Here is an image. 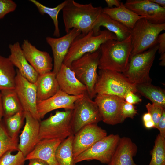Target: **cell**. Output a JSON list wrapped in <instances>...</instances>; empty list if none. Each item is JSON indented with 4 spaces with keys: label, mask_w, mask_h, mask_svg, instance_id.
<instances>
[{
    "label": "cell",
    "mask_w": 165,
    "mask_h": 165,
    "mask_svg": "<svg viewBox=\"0 0 165 165\" xmlns=\"http://www.w3.org/2000/svg\"><path fill=\"white\" fill-rule=\"evenodd\" d=\"M103 10L101 6L94 7L91 3L81 4L74 0H67L62 9L66 33L72 29L76 28L82 34H87L93 30Z\"/></svg>",
    "instance_id": "6da1fadb"
},
{
    "label": "cell",
    "mask_w": 165,
    "mask_h": 165,
    "mask_svg": "<svg viewBox=\"0 0 165 165\" xmlns=\"http://www.w3.org/2000/svg\"><path fill=\"white\" fill-rule=\"evenodd\" d=\"M98 68L123 73L127 69L132 50L131 37L119 41L109 40L100 46Z\"/></svg>",
    "instance_id": "7a4b0ae2"
},
{
    "label": "cell",
    "mask_w": 165,
    "mask_h": 165,
    "mask_svg": "<svg viewBox=\"0 0 165 165\" xmlns=\"http://www.w3.org/2000/svg\"><path fill=\"white\" fill-rule=\"evenodd\" d=\"M112 39L117 40L116 35L107 30H100L97 35H94L93 30L86 35L81 33L72 42L63 64L70 68L73 61L86 53L95 52L101 44Z\"/></svg>",
    "instance_id": "3957f363"
},
{
    "label": "cell",
    "mask_w": 165,
    "mask_h": 165,
    "mask_svg": "<svg viewBox=\"0 0 165 165\" xmlns=\"http://www.w3.org/2000/svg\"><path fill=\"white\" fill-rule=\"evenodd\" d=\"M73 110L57 111L40 122L39 141L60 139L62 141L73 134L72 124Z\"/></svg>",
    "instance_id": "277c9868"
},
{
    "label": "cell",
    "mask_w": 165,
    "mask_h": 165,
    "mask_svg": "<svg viewBox=\"0 0 165 165\" xmlns=\"http://www.w3.org/2000/svg\"><path fill=\"white\" fill-rule=\"evenodd\" d=\"M94 87L96 94L116 96L124 98L131 91L137 92L136 85L132 83L123 73L106 69H100Z\"/></svg>",
    "instance_id": "5b68a950"
},
{
    "label": "cell",
    "mask_w": 165,
    "mask_h": 165,
    "mask_svg": "<svg viewBox=\"0 0 165 165\" xmlns=\"http://www.w3.org/2000/svg\"><path fill=\"white\" fill-rule=\"evenodd\" d=\"M165 30V23L152 24L145 18L138 20L131 29L132 50L130 58L156 44L158 35Z\"/></svg>",
    "instance_id": "8992f818"
},
{
    "label": "cell",
    "mask_w": 165,
    "mask_h": 165,
    "mask_svg": "<svg viewBox=\"0 0 165 165\" xmlns=\"http://www.w3.org/2000/svg\"><path fill=\"white\" fill-rule=\"evenodd\" d=\"M100 55L99 49L86 53L73 61L70 68L76 78L86 86L88 95L91 99L96 95L94 87L98 76L97 70Z\"/></svg>",
    "instance_id": "52a82bcc"
},
{
    "label": "cell",
    "mask_w": 165,
    "mask_h": 165,
    "mask_svg": "<svg viewBox=\"0 0 165 165\" xmlns=\"http://www.w3.org/2000/svg\"><path fill=\"white\" fill-rule=\"evenodd\" d=\"M158 47L156 44L148 50L130 58L127 68L123 74L132 83L135 85L151 83L149 72Z\"/></svg>",
    "instance_id": "ba28073f"
},
{
    "label": "cell",
    "mask_w": 165,
    "mask_h": 165,
    "mask_svg": "<svg viewBox=\"0 0 165 165\" xmlns=\"http://www.w3.org/2000/svg\"><path fill=\"white\" fill-rule=\"evenodd\" d=\"M101 121L102 119L97 106L87 93L75 101L72 118L74 135L84 126L97 124Z\"/></svg>",
    "instance_id": "9c48e42d"
},
{
    "label": "cell",
    "mask_w": 165,
    "mask_h": 165,
    "mask_svg": "<svg viewBox=\"0 0 165 165\" xmlns=\"http://www.w3.org/2000/svg\"><path fill=\"white\" fill-rule=\"evenodd\" d=\"M118 134L107 135L74 158L76 163L84 160H96L103 164L110 161L120 139Z\"/></svg>",
    "instance_id": "30bf717a"
},
{
    "label": "cell",
    "mask_w": 165,
    "mask_h": 165,
    "mask_svg": "<svg viewBox=\"0 0 165 165\" xmlns=\"http://www.w3.org/2000/svg\"><path fill=\"white\" fill-rule=\"evenodd\" d=\"M94 101L98 108L102 121L110 125H115L123 122L121 114L122 105L125 100L119 96L97 94Z\"/></svg>",
    "instance_id": "8fae6325"
},
{
    "label": "cell",
    "mask_w": 165,
    "mask_h": 165,
    "mask_svg": "<svg viewBox=\"0 0 165 165\" xmlns=\"http://www.w3.org/2000/svg\"><path fill=\"white\" fill-rule=\"evenodd\" d=\"M16 71L14 90L23 111L29 112L34 118L40 121L37 109L35 83L30 82L22 76L17 69Z\"/></svg>",
    "instance_id": "7c38bea8"
},
{
    "label": "cell",
    "mask_w": 165,
    "mask_h": 165,
    "mask_svg": "<svg viewBox=\"0 0 165 165\" xmlns=\"http://www.w3.org/2000/svg\"><path fill=\"white\" fill-rule=\"evenodd\" d=\"M107 135L106 131L97 124L84 126L74 135L72 144L74 159Z\"/></svg>",
    "instance_id": "4fadbf2b"
},
{
    "label": "cell",
    "mask_w": 165,
    "mask_h": 165,
    "mask_svg": "<svg viewBox=\"0 0 165 165\" xmlns=\"http://www.w3.org/2000/svg\"><path fill=\"white\" fill-rule=\"evenodd\" d=\"M81 33L78 29L72 28L64 35L58 38L48 36L47 43L50 46L53 57L52 72L56 75L59 71L74 39Z\"/></svg>",
    "instance_id": "5bb4252c"
},
{
    "label": "cell",
    "mask_w": 165,
    "mask_h": 165,
    "mask_svg": "<svg viewBox=\"0 0 165 165\" xmlns=\"http://www.w3.org/2000/svg\"><path fill=\"white\" fill-rule=\"evenodd\" d=\"M125 6L139 16L155 24L165 23V8L150 0H127Z\"/></svg>",
    "instance_id": "9a60e30c"
},
{
    "label": "cell",
    "mask_w": 165,
    "mask_h": 165,
    "mask_svg": "<svg viewBox=\"0 0 165 165\" xmlns=\"http://www.w3.org/2000/svg\"><path fill=\"white\" fill-rule=\"evenodd\" d=\"M21 48L26 59L39 75L51 72L53 64L49 53L39 50L27 39L24 40Z\"/></svg>",
    "instance_id": "2e32d148"
},
{
    "label": "cell",
    "mask_w": 165,
    "mask_h": 165,
    "mask_svg": "<svg viewBox=\"0 0 165 165\" xmlns=\"http://www.w3.org/2000/svg\"><path fill=\"white\" fill-rule=\"evenodd\" d=\"M84 95H69L60 90L50 97L37 102V111L40 119L43 118L47 113L54 110H73L75 101Z\"/></svg>",
    "instance_id": "e0dca14e"
},
{
    "label": "cell",
    "mask_w": 165,
    "mask_h": 165,
    "mask_svg": "<svg viewBox=\"0 0 165 165\" xmlns=\"http://www.w3.org/2000/svg\"><path fill=\"white\" fill-rule=\"evenodd\" d=\"M26 123L20 136L19 150L26 157L39 141L40 121L34 118L29 112L24 111Z\"/></svg>",
    "instance_id": "ac0fdd59"
},
{
    "label": "cell",
    "mask_w": 165,
    "mask_h": 165,
    "mask_svg": "<svg viewBox=\"0 0 165 165\" xmlns=\"http://www.w3.org/2000/svg\"><path fill=\"white\" fill-rule=\"evenodd\" d=\"M56 76L60 90L66 94L77 96L87 93L86 86L76 78L70 68L63 63Z\"/></svg>",
    "instance_id": "d6986e66"
},
{
    "label": "cell",
    "mask_w": 165,
    "mask_h": 165,
    "mask_svg": "<svg viewBox=\"0 0 165 165\" xmlns=\"http://www.w3.org/2000/svg\"><path fill=\"white\" fill-rule=\"evenodd\" d=\"M9 48L10 53L8 58L12 63L22 76L30 82L35 83L39 75L26 59L19 42L10 44Z\"/></svg>",
    "instance_id": "ffe728a7"
},
{
    "label": "cell",
    "mask_w": 165,
    "mask_h": 165,
    "mask_svg": "<svg viewBox=\"0 0 165 165\" xmlns=\"http://www.w3.org/2000/svg\"><path fill=\"white\" fill-rule=\"evenodd\" d=\"M138 147L129 137L121 138L116 150L107 165H139L134 162L133 157Z\"/></svg>",
    "instance_id": "44dd1931"
},
{
    "label": "cell",
    "mask_w": 165,
    "mask_h": 165,
    "mask_svg": "<svg viewBox=\"0 0 165 165\" xmlns=\"http://www.w3.org/2000/svg\"><path fill=\"white\" fill-rule=\"evenodd\" d=\"M63 141L60 139H43L39 141L33 150L26 157V160L40 159L49 165H59L55 157L57 149Z\"/></svg>",
    "instance_id": "7402d4cb"
},
{
    "label": "cell",
    "mask_w": 165,
    "mask_h": 165,
    "mask_svg": "<svg viewBox=\"0 0 165 165\" xmlns=\"http://www.w3.org/2000/svg\"><path fill=\"white\" fill-rule=\"evenodd\" d=\"M101 26L115 34L118 41L124 40L130 35L131 29L103 12L98 18L93 29L94 35L99 34Z\"/></svg>",
    "instance_id": "603a6c76"
},
{
    "label": "cell",
    "mask_w": 165,
    "mask_h": 165,
    "mask_svg": "<svg viewBox=\"0 0 165 165\" xmlns=\"http://www.w3.org/2000/svg\"><path fill=\"white\" fill-rule=\"evenodd\" d=\"M35 83L37 102L50 97L60 90L56 74L52 71L39 75Z\"/></svg>",
    "instance_id": "cb8c5ba5"
},
{
    "label": "cell",
    "mask_w": 165,
    "mask_h": 165,
    "mask_svg": "<svg viewBox=\"0 0 165 165\" xmlns=\"http://www.w3.org/2000/svg\"><path fill=\"white\" fill-rule=\"evenodd\" d=\"M102 12L131 29L133 28L138 20L145 18L138 15L127 8L122 2L117 7L103 8Z\"/></svg>",
    "instance_id": "d4e9b609"
},
{
    "label": "cell",
    "mask_w": 165,
    "mask_h": 165,
    "mask_svg": "<svg viewBox=\"0 0 165 165\" xmlns=\"http://www.w3.org/2000/svg\"><path fill=\"white\" fill-rule=\"evenodd\" d=\"M16 75L14 66L9 58L0 55V91L15 89Z\"/></svg>",
    "instance_id": "484cf974"
},
{
    "label": "cell",
    "mask_w": 165,
    "mask_h": 165,
    "mask_svg": "<svg viewBox=\"0 0 165 165\" xmlns=\"http://www.w3.org/2000/svg\"><path fill=\"white\" fill-rule=\"evenodd\" d=\"M4 111V117L13 115L23 111L20 100L14 89L3 90L0 92Z\"/></svg>",
    "instance_id": "4316f807"
},
{
    "label": "cell",
    "mask_w": 165,
    "mask_h": 165,
    "mask_svg": "<svg viewBox=\"0 0 165 165\" xmlns=\"http://www.w3.org/2000/svg\"><path fill=\"white\" fill-rule=\"evenodd\" d=\"M137 92L150 100L152 103L165 107V92L163 89L151 84L136 85Z\"/></svg>",
    "instance_id": "83f0119b"
},
{
    "label": "cell",
    "mask_w": 165,
    "mask_h": 165,
    "mask_svg": "<svg viewBox=\"0 0 165 165\" xmlns=\"http://www.w3.org/2000/svg\"><path fill=\"white\" fill-rule=\"evenodd\" d=\"M72 134L63 140L57 147L55 157L59 165H76L74 161L72 144Z\"/></svg>",
    "instance_id": "f1b7e54d"
},
{
    "label": "cell",
    "mask_w": 165,
    "mask_h": 165,
    "mask_svg": "<svg viewBox=\"0 0 165 165\" xmlns=\"http://www.w3.org/2000/svg\"><path fill=\"white\" fill-rule=\"evenodd\" d=\"M37 7L40 13L42 15L48 14L52 19L54 26L55 29L53 35L57 38L60 36L59 27L58 15L61 10L66 5L67 0H65L54 8H50L45 6L36 0H30Z\"/></svg>",
    "instance_id": "f546056e"
},
{
    "label": "cell",
    "mask_w": 165,
    "mask_h": 165,
    "mask_svg": "<svg viewBox=\"0 0 165 165\" xmlns=\"http://www.w3.org/2000/svg\"><path fill=\"white\" fill-rule=\"evenodd\" d=\"M25 119L24 111H20L11 116L4 117V122L6 131L12 138H17L20 129Z\"/></svg>",
    "instance_id": "4dcf8cb0"
},
{
    "label": "cell",
    "mask_w": 165,
    "mask_h": 165,
    "mask_svg": "<svg viewBox=\"0 0 165 165\" xmlns=\"http://www.w3.org/2000/svg\"><path fill=\"white\" fill-rule=\"evenodd\" d=\"M165 138L159 134L151 152L152 158L148 165H165Z\"/></svg>",
    "instance_id": "1f68e13d"
},
{
    "label": "cell",
    "mask_w": 165,
    "mask_h": 165,
    "mask_svg": "<svg viewBox=\"0 0 165 165\" xmlns=\"http://www.w3.org/2000/svg\"><path fill=\"white\" fill-rule=\"evenodd\" d=\"M18 138L14 139L8 135L5 127L0 124V158L6 152L19 151Z\"/></svg>",
    "instance_id": "d6a6232c"
},
{
    "label": "cell",
    "mask_w": 165,
    "mask_h": 165,
    "mask_svg": "<svg viewBox=\"0 0 165 165\" xmlns=\"http://www.w3.org/2000/svg\"><path fill=\"white\" fill-rule=\"evenodd\" d=\"M12 152L7 151L0 158V165H24L26 160L22 153L19 150L16 154L12 155Z\"/></svg>",
    "instance_id": "836d02e7"
},
{
    "label": "cell",
    "mask_w": 165,
    "mask_h": 165,
    "mask_svg": "<svg viewBox=\"0 0 165 165\" xmlns=\"http://www.w3.org/2000/svg\"><path fill=\"white\" fill-rule=\"evenodd\" d=\"M146 108L148 112L151 116L155 124V128H156L158 123L162 116L163 110L165 109L157 104L150 103L146 105Z\"/></svg>",
    "instance_id": "e575fe53"
},
{
    "label": "cell",
    "mask_w": 165,
    "mask_h": 165,
    "mask_svg": "<svg viewBox=\"0 0 165 165\" xmlns=\"http://www.w3.org/2000/svg\"><path fill=\"white\" fill-rule=\"evenodd\" d=\"M17 6L12 0H0V20L7 14L15 10Z\"/></svg>",
    "instance_id": "d590c367"
},
{
    "label": "cell",
    "mask_w": 165,
    "mask_h": 165,
    "mask_svg": "<svg viewBox=\"0 0 165 165\" xmlns=\"http://www.w3.org/2000/svg\"><path fill=\"white\" fill-rule=\"evenodd\" d=\"M137 113V110L133 105L125 101L123 102L121 107V114L124 120L127 118H133Z\"/></svg>",
    "instance_id": "8d00e7d4"
},
{
    "label": "cell",
    "mask_w": 165,
    "mask_h": 165,
    "mask_svg": "<svg viewBox=\"0 0 165 165\" xmlns=\"http://www.w3.org/2000/svg\"><path fill=\"white\" fill-rule=\"evenodd\" d=\"M124 98L126 102L133 105L141 102L142 101L141 99L139 96L131 91L126 94Z\"/></svg>",
    "instance_id": "74e56055"
},
{
    "label": "cell",
    "mask_w": 165,
    "mask_h": 165,
    "mask_svg": "<svg viewBox=\"0 0 165 165\" xmlns=\"http://www.w3.org/2000/svg\"><path fill=\"white\" fill-rule=\"evenodd\" d=\"M156 44L158 45V51L161 54L165 53V33L159 34L158 35Z\"/></svg>",
    "instance_id": "f35d334b"
},
{
    "label": "cell",
    "mask_w": 165,
    "mask_h": 165,
    "mask_svg": "<svg viewBox=\"0 0 165 165\" xmlns=\"http://www.w3.org/2000/svg\"><path fill=\"white\" fill-rule=\"evenodd\" d=\"M157 129L160 134L163 138H165V110H163L162 116L158 123Z\"/></svg>",
    "instance_id": "ab89813d"
},
{
    "label": "cell",
    "mask_w": 165,
    "mask_h": 165,
    "mask_svg": "<svg viewBox=\"0 0 165 165\" xmlns=\"http://www.w3.org/2000/svg\"><path fill=\"white\" fill-rule=\"evenodd\" d=\"M28 165H49L45 161L38 158L29 159Z\"/></svg>",
    "instance_id": "60d3db41"
},
{
    "label": "cell",
    "mask_w": 165,
    "mask_h": 165,
    "mask_svg": "<svg viewBox=\"0 0 165 165\" xmlns=\"http://www.w3.org/2000/svg\"><path fill=\"white\" fill-rule=\"evenodd\" d=\"M108 6V8H112L113 6H116V7L119 6L121 4V2L118 0H105Z\"/></svg>",
    "instance_id": "b9f144b4"
},
{
    "label": "cell",
    "mask_w": 165,
    "mask_h": 165,
    "mask_svg": "<svg viewBox=\"0 0 165 165\" xmlns=\"http://www.w3.org/2000/svg\"><path fill=\"white\" fill-rule=\"evenodd\" d=\"M144 126L147 129L155 128V124L152 120L144 122Z\"/></svg>",
    "instance_id": "7bdbcfd3"
},
{
    "label": "cell",
    "mask_w": 165,
    "mask_h": 165,
    "mask_svg": "<svg viewBox=\"0 0 165 165\" xmlns=\"http://www.w3.org/2000/svg\"><path fill=\"white\" fill-rule=\"evenodd\" d=\"M142 119L143 122H147L152 120L151 115L148 112L145 113L144 114Z\"/></svg>",
    "instance_id": "ee69618b"
},
{
    "label": "cell",
    "mask_w": 165,
    "mask_h": 165,
    "mask_svg": "<svg viewBox=\"0 0 165 165\" xmlns=\"http://www.w3.org/2000/svg\"><path fill=\"white\" fill-rule=\"evenodd\" d=\"M152 2L157 4L160 6L165 8V0H150Z\"/></svg>",
    "instance_id": "f6af8a7d"
},
{
    "label": "cell",
    "mask_w": 165,
    "mask_h": 165,
    "mask_svg": "<svg viewBox=\"0 0 165 165\" xmlns=\"http://www.w3.org/2000/svg\"><path fill=\"white\" fill-rule=\"evenodd\" d=\"M4 111L2 105L1 95L0 93V124L1 123L2 119L4 117Z\"/></svg>",
    "instance_id": "bcb514c9"
},
{
    "label": "cell",
    "mask_w": 165,
    "mask_h": 165,
    "mask_svg": "<svg viewBox=\"0 0 165 165\" xmlns=\"http://www.w3.org/2000/svg\"><path fill=\"white\" fill-rule=\"evenodd\" d=\"M159 60L161 61L160 65L164 66L165 65V53L161 54Z\"/></svg>",
    "instance_id": "7dc6e473"
}]
</instances>
